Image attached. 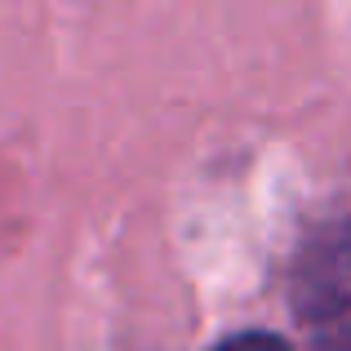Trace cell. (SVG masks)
Wrapping results in <instances>:
<instances>
[{
    "mask_svg": "<svg viewBox=\"0 0 351 351\" xmlns=\"http://www.w3.org/2000/svg\"><path fill=\"white\" fill-rule=\"evenodd\" d=\"M214 351H289V347H285L280 338H271V334H236Z\"/></svg>",
    "mask_w": 351,
    "mask_h": 351,
    "instance_id": "obj_1",
    "label": "cell"
}]
</instances>
